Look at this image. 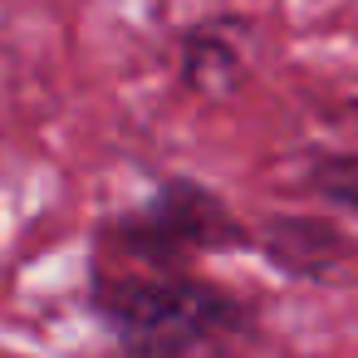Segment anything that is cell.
<instances>
[{
    "label": "cell",
    "mask_w": 358,
    "mask_h": 358,
    "mask_svg": "<svg viewBox=\"0 0 358 358\" xmlns=\"http://www.w3.org/2000/svg\"><path fill=\"white\" fill-rule=\"evenodd\" d=\"M89 309L123 358H206L255 329V309L216 280L94 255Z\"/></svg>",
    "instance_id": "6da1fadb"
},
{
    "label": "cell",
    "mask_w": 358,
    "mask_h": 358,
    "mask_svg": "<svg viewBox=\"0 0 358 358\" xmlns=\"http://www.w3.org/2000/svg\"><path fill=\"white\" fill-rule=\"evenodd\" d=\"M245 40H250V25L236 20V15H211L201 25H192L182 35V84L192 94H231L241 79H245Z\"/></svg>",
    "instance_id": "277c9868"
},
{
    "label": "cell",
    "mask_w": 358,
    "mask_h": 358,
    "mask_svg": "<svg viewBox=\"0 0 358 358\" xmlns=\"http://www.w3.org/2000/svg\"><path fill=\"white\" fill-rule=\"evenodd\" d=\"M255 231L196 177H162L138 206L103 221L94 236V255L128 260V265H167L187 270L196 255L211 250H245Z\"/></svg>",
    "instance_id": "7a4b0ae2"
},
{
    "label": "cell",
    "mask_w": 358,
    "mask_h": 358,
    "mask_svg": "<svg viewBox=\"0 0 358 358\" xmlns=\"http://www.w3.org/2000/svg\"><path fill=\"white\" fill-rule=\"evenodd\" d=\"M255 250L289 280H329L353 255V241L329 216H270L255 231Z\"/></svg>",
    "instance_id": "3957f363"
},
{
    "label": "cell",
    "mask_w": 358,
    "mask_h": 358,
    "mask_svg": "<svg viewBox=\"0 0 358 358\" xmlns=\"http://www.w3.org/2000/svg\"><path fill=\"white\" fill-rule=\"evenodd\" d=\"M304 187L324 206H338V211L358 216V152H324V157H314L309 172H304Z\"/></svg>",
    "instance_id": "5b68a950"
}]
</instances>
